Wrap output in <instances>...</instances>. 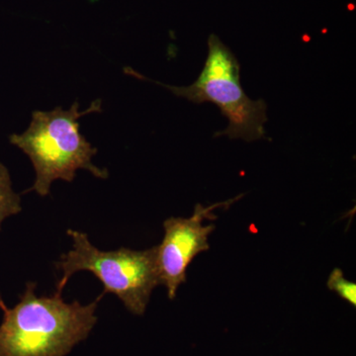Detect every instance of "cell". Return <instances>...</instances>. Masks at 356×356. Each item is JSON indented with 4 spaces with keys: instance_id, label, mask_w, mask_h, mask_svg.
<instances>
[{
    "instance_id": "6da1fadb",
    "label": "cell",
    "mask_w": 356,
    "mask_h": 356,
    "mask_svg": "<svg viewBox=\"0 0 356 356\" xmlns=\"http://www.w3.org/2000/svg\"><path fill=\"white\" fill-rule=\"evenodd\" d=\"M28 282L17 305L9 309L0 297V356H67L86 341L97 323L95 312L104 294L92 303H67L63 293L38 297Z\"/></svg>"
},
{
    "instance_id": "277c9868",
    "label": "cell",
    "mask_w": 356,
    "mask_h": 356,
    "mask_svg": "<svg viewBox=\"0 0 356 356\" xmlns=\"http://www.w3.org/2000/svg\"><path fill=\"white\" fill-rule=\"evenodd\" d=\"M67 235L72 238V248L55 262L56 268L63 273L57 292L64 291L74 273L89 271L102 283L103 294L116 295L129 312L144 315L153 290L161 285L156 247L146 250L121 248L102 252L83 232L69 229Z\"/></svg>"
},
{
    "instance_id": "52a82bcc",
    "label": "cell",
    "mask_w": 356,
    "mask_h": 356,
    "mask_svg": "<svg viewBox=\"0 0 356 356\" xmlns=\"http://www.w3.org/2000/svg\"><path fill=\"white\" fill-rule=\"evenodd\" d=\"M327 288L336 292L341 299L350 303L351 306H356V284L344 277L341 269L334 268L327 280Z\"/></svg>"
},
{
    "instance_id": "3957f363",
    "label": "cell",
    "mask_w": 356,
    "mask_h": 356,
    "mask_svg": "<svg viewBox=\"0 0 356 356\" xmlns=\"http://www.w3.org/2000/svg\"><path fill=\"white\" fill-rule=\"evenodd\" d=\"M124 72L138 79L151 81L172 91L188 102L214 103L228 118V127L215 134L229 139L245 142L266 139L264 124L267 122V105L262 99L252 100L241 86V67L236 56L216 35L208 40V57L197 81L189 86H173L152 81L131 67Z\"/></svg>"
},
{
    "instance_id": "5b68a950",
    "label": "cell",
    "mask_w": 356,
    "mask_h": 356,
    "mask_svg": "<svg viewBox=\"0 0 356 356\" xmlns=\"http://www.w3.org/2000/svg\"><path fill=\"white\" fill-rule=\"evenodd\" d=\"M236 200L231 199L210 207L197 204L191 217H172L163 222L165 236L161 245H156V264L159 282L166 287L168 298L175 299L178 288L186 282L187 268L192 261L210 248L208 238L215 225L205 226L204 221L216 219L213 211L229 206Z\"/></svg>"
},
{
    "instance_id": "8992f818",
    "label": "cell",
    "mask_w": 356,
    "mask_h": 356,
    "mask_svg": "<svg viewBox=\"0 0 356 356\" xmlns=\"http://www.w3.org/2000/svg\"><path fill=\"white\" fill-rule=\"evenodd\" d=\"M21 211L20 196L13 191L10 175L6 166L0 163V229L6 218L19 214Z\"/></svg>"
},
{
    "instance_id": "7a4b0ae2",
    "label": "cell",
    "mask_w": 356,
    "mask_h": 356,
    "mask_svg": "<svg viewBox=\"0 0 356 356\" xmlns=\"http://www.w3.org/2000/svg\"><path fill=\"white\" fill-rule=\"evenodd\" d=\"M79 102L69 110L57 107L51 111H33L32 121L24 133L9 137L11 144L29 156L36 178L31 188L41 197L50 194L51 184L62 179L74 181L79 170H88L95 177L106 179L109 173L93 165L97 149L79 132L81 117L102 111V100H95L89 108L79 111Z\"/></svg>"
}]
</instances>
